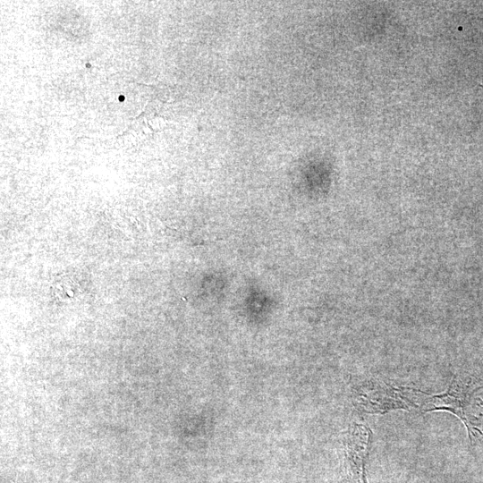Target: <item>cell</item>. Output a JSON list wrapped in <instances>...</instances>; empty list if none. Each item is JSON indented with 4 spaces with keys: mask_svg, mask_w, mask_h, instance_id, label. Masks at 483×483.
Masks as SVG:
<instances>
[{
    "mask_svg": "<svg viewBox=\"0 0 483 483\" xmlns=\"http://www.w3.org/2000/svg\"><path fill=\"white\" fill-rule=\"evenodd\" d=\"M428 403L427 411H450L465 423L470 435L478 432L483 436V387L453 380L445 394L429 397Z\"/></svg>",
    "mask_w": 483,
    "mask_h": 483,
    "instance_id": "cell-1",
    "label": "cell"
},
{
    "mask_svg": "<svg viewBox=\"0 0 483 483\" xmlns=\"http://www.w3.org/2000/svg\"><path fill=\"white\" fill-rule=\"evenodd\" d=\"M370 430L361 425H355L348 441V456L352 472L358 483H367L365 463L368 456Z\"/></svg>",
    "mask_w": 483,
    "mask_h": 483,
    "instance_id": "cell-2",
    "label": "cell"
}]
</instances>
